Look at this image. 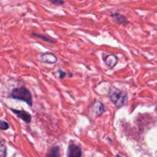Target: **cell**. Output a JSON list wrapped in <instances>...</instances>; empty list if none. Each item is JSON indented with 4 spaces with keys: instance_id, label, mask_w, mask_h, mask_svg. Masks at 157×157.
Returning <instances> with one entry per match:
<instances>
[{
    "instance_id": "6da1fadb",
    "label": "cell",
    "mask_w": 157,
    "mask_h": 157,
    "mask_svg": "<svg viewBox=\"0 0 157 157\" xmlns=\"http://www.w3.org/2000/svg\"><path fill=\"white\" fill-rule=\"evenodd\" d=\"M109 98L117 108H121L126 104L128 99V96L127 93L125 92L121 91L113 86H110Z\"/></svg>"
},
{
    "instance_id": "7a4b0ae2",
    "label": "cell",
    "mask_w": 157,
    "mask_h": 157,
    "mask_svg": "<svg viewBox=\"0 0 157 157\" xmlns=\"http://www.w3.org/2000/svg\"><path fill=\"white\" fill-rule=\"evenodd\" d=\"M10 96L13 99L24 101L30 106L33 105V96H32L29 90L25 88V87L22 86L19 87V88L14 89L12 91V93H10Z\"/></svg>"
},
{
    "instance_id": "3957f363",
    "label": "cell",
    "mask_w": 157,
    "mask_h": 157,
    "mask_svg": "<svg viewBox=\"0 0 157 157\" xmlns=\"http://www.w3.org/2000/svg\"><path fill=\"white\" fill-rule=\"evenodd\" d=\"M82 151L80 147L74 143H71L68 148L67 157H81Z\"/></svg>"
},
{
    "instance_id": "277c9868",
    "label": "cell",
    "mask_w": 157,
    "mask_h": 157,
    "mask_svg": "<svg viewBox=\"0 0 157 157\" xmlns=\"http://www.w3.org/2000/svg\"><path fill=\"white\" fill-rule=\"evenodd\" d=\"M40 61L49 64H54L57 62V57L52 52H45L40 56Z\"/></svg>"
},
{
    "instance_id": "5b68a950",
    "label": "cell",
    "mask_w": 157,
    "mask_h": 157,
    "mask_svg": "<svg viewBox=\"0 0 157 157\" xmlns=\"http://www.w3.org/2000/svg\"><path fill=\"white\" fill-rule=\"evenodd\" d=\"M11 110L15 113V114L17 115L18 117L20 118L21 120H22L26 123H29L30 122H31L32 116L30 115V113H28V112L25 111V110H16L14 109H11Z\"/></svg>"
},
{
    "instance_id": "8992f818",
    "label": "cell",
    "mask_w": 157,
    "mask_h": 157,
    "mask_svg": "<svg viewBox=\"0 0 157 157\" xmlns=\"http://www.w3.org/2000/svg\"><path fill=\"white\" fill-rule=\"evenodd\" d=\"M104 62L105 64L109 68H113L118 63V58L116 55L109 54V55H103L102 56Z\"/></svg>"
},
{
    "instance_id": "52a82bcc",
    "label": "cell",
    "mask_w": 157,
    "mask_h": 157,
    "mask_svg": "<svg viewBox=\"0 0 157 157\" xmlns=\"http://www.w3.org/2000/svg\"><path fill=\"white\" fill-rule=\"evenodd\" d=\"M92 109H93V113H94L95 116H99L105 111V106L99 101H95L92 105Z\"/></svg>"
},
{
    "instance_id": "ba28073f",
    "label": "cell",
    "mask_w": 157,
    "mask_h": 157,
    "mask_svg": "<svg viewBox=\"0 0 157 157\" xmlns=\"http://www.w3.org/2000/svg\"><path fill=\"white\" fill-rule=\"evenodd\" d=\"M111 17L113 19V21L116 23L119 24V25H126L128 24V22H129L128 19L124 16L120 14V13H114V14L111 15Z\"/></svg>"
},
{
    "instance_id": "9c48e42d",
    "label": "cell",
    "mask_w": 157,
    "mask_h": 157,
    "mask_svg": "<svg viewBox=\"0 0 157 157\" xmlns=\"http://www.w3.org/2000/svg\"><path fill=\"white\" fill-rule=\"evenodd\" d=\"M31 36H33V37L38 38V39H43V41L47 42V43H56V39H52V38L49 37V36H44V35H41V34H39V33H32Z\"/></svg>"
},
{
    "instance_id": "30bf717a",
    "label": "cell",
    "mask_w": 157,
    "mask_h": 157,
    "mask_svg": "<svg viewBox=\"0 0 157 157\" xmlns=\"http://www.w3.org/2000/svg\"><path fill=\"white\" fill-rule=\"evenodd\" d=\"M46 157H59V147L55 146L52 148L49 152H48Z\"/></svg>"
},
{
    "instance_id": "8fae6325",
    "label": "cell",
    "mask_w": 157,
    "mask_h": 157,
    "mask_svg": "<svg viewBox=\"0 0 157 157\" xmlns=\"http://www.w3.org/2000/svg\"><path fill=\"white\" fill-rule=\"evenodd\" d=\"M6 156V147L3 142L0 141V157Z\"/></svg>"
},
{
    "instance_id": "7c38bea8",
    "label": "cell",
    "mask_w": 157,
    "mask_h": 157,
    "mask_svg": "<svg viewBox=\"0 0 157 157\" xmlns=\"http://www.w3.org/2000/svg\"><path fill=\"white\" fill-rule=\"evenodd\" d=\"M9 128H10V125H9L8 123L0 120V129H2V130H6Z\"/></svg>"
},
{
    "instance_id": "4fadbf2b",
    "label": "cell",
    "mask_w": 157,
    "mask_h": 157,
    "mask_svg": "<svg viewBox=\"0 0 157 157\" xmlns=\"http://www.w3.org/2000/svg\"><path fill=\"white\" fill-rule=\"evenodd\" d=\"M52 4L54 5H63L64 4V1L63 0H49Z\"/></svg>"
},
{
    "instance_id": "5bb4252c",
    "label": "cell",
    "mask_w": 157,
    "mask_h": 157,
    "mask_svg": "<svg viewBox=\"0 0 157 157\" xmlns=\"http://www.w3.org/2000/svg\"><path fill=\"white\" fill-rule=\"evenodd\" d=\"M59 78H64L66 76V72H63L62 70H59Z\"/></svg>"
},
{
    "instance_id": "9a60e30c",
    "label": "cell",
    "mask_w": 157,
    "mask_h": 157,
    "mask_svg": "<svg viewBox=\"0 0 157 157\" xmlns=\"http://www.w3.org/2000/svg\"><path fill=\"white\" fill-rule=\"evenodd\" d=\"M156 112H157V106H156Z\"/></svg>"
}]
</instances>
